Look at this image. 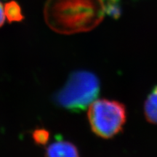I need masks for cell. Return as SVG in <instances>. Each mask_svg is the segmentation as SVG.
Listing matches in <instances>:
<instances>
[{
    "label": "cell",
    "mask_w": 157,
    "mask_h": 157,
    "mask_svg": "<svg viewBox=\"0 0 157 157\" xmlns=\"http://www.w3.org/2000/svg\"><path fill=\"white\" fill-rule=\"evenodd\" d=\"M104 14L102 0H48L44 10L47 24L61 34L92 30Z\"/></svg>",
    "instance_id": "1"
},
{
    "label": "cell",
    "mask_w": 157,
    "mask_h": 157,
    "mask_svg": "<svg viewBox=\"0 0 157 157\" xmlns=\"http://www.w3.org/2000/svg\"><path fill=\"white\" fill-rule=\"evenodd\" d=\"M46 157H79V154L73 143L58 140L48 146Z\"/></svg>",
    "instance_id": "4"
},
{
    "label": "cell",
    "mask_w": 157,
    "mask_h": 157,
    "mask_svg": "<svg viewBox=\"0 0 157 157\" xmlns=\"http://www.w3.org/2000/svg\"><path fill=\"white\" fill-rule=\"evenodd\" d=\"M5 11H4V6L2 5L1 2H0V27L2 26L5 23Z\"/></svg>",
    "instance_id": "9"
},
{
    "label": "cell",
    "mask_w": 157,
    "mask_h": 157,
    "mask_svg": "<svg viewBox=\"0 0 157 157\" xmlns=\"http://www.w3.org/2000/svg\"><path fill=\"white\" fill-rule=\"evenodd\" d=\"M50 138V133L47 129H37L33 133V139L39 146H45Z\"/></svg>",
    "instance_id": "8"
},
{
    "label": "cell",
    "mask_w": 157,
    "mask_h": 157,
    "mask_svg": "<svg viewBox=\"0 0 157 157\" xmlns=\"http://www.w3.org/2000/svg\"><path fill=\"white\" fill-rule=\"evenodd\" d=\"M88 119L95 135L111 138L122 129L126 121V109L117 101L95 100L88 107Z\"/></svg>",
    "instance_id": "3"
},
{
    "label": "cell",
    "mask_w": 157,
    "mask_h": 157,
    "mask_svg": "<svg viewBox=\"0 0 157 157\" xmlns=\"http://www.w3.org/2000/svg\"><path fill=\"white\" fill-rule=\"evenodd\" d=\"M145 115L149 122L157 124V87L152 90L145 103Z\"/></svg>",
    "instance_id": "5"
},
{
    "label": "cell",
    "mask_w": 157,
    "mask_h": 157,
    "mask_svg": "<svg viewBox=\"0 0 157 157\" xmlns=\"http://www.w3.org/2000/svg\"><path fill=\"white\" fill-rule=\"evenodd\" d=\"M105 13L118 18L121 14V0H102Z\"/></svg>",
    "instance_id": "7"
},
{
    "label": "cell",
    "mask_w": 157,
    "mask_h": 157,
    "mask_svg": "<svg viewBox=\"0 0 157 157\" xmlns=\"http://www.w3.org/2000/svg\"><path fill=\"white\" fill-rule=\"evenodd\" d=\"M4 11L5 17L9 23L20 22L24 18L21 6L14 0H11L5 4Z\"/></svg>",
    "instance_id": "6"
},
{
    "label": "cell",
    "mask_w": 157,
    "mask_h": 157,
    "mask_svg": "<svg viewBox=\"0 0 157 157\" xmlns=\"http://www.w3.org/2000/svg\"><path fill=\"white\" fill-rule=\"evenodd\" d=\"M100 82L91 72L77 71L71 74L66 83L55 95L56 103L73 112L84 111L95 101Z\"/></svg>",
    "instance_id": "2"
}]
</instances>
